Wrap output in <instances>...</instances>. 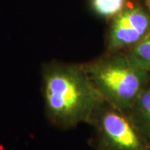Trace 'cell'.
Returning a JSON list of instances; mask_svg holds the SVG:
<instances>
[{
    "mask_svg": "<svg viewBox=\"0 0 150 150\" xmlns=\"http://www.w3.org/2000/svg\"><path fill=\"white\" fill-rule=\"evenodd\" d=\"M41 82L46 115L61 129L88 123L93 112L104 102L83 64L56 60L44 63Z\"/></svg>",
    "mask_w": 150,
    "mask_h": 150,
    "instance_id": "obj_1",
    "label": "cell"
},
{
    "mask_svg": "<svg viewBox=\"0 0 150 150\" xmlns=\"http://www.w3.org/2000/svg\"><path fill=\"white\" fill-rule=\"evenodd\" d=\"M86 73L104 101L129 112L150 79L124 52L107 53L83 64Z\"/></svg>",
    "mask_w": 150,
    "mask_h": 150,
    "instance_id": "obj_2",
    "label": "cell"
},
{
    "mask_svg": "<svg viewBox=\"0 0 150 150\" xmlns=\"http://www.w3.org/2000/svg\"><path fill=\"white\" fill-rule=\"evenodd\" d=\"M88 123L94 129L96 150H150V143L129 112L106 101L95 110Z\"/></svg>",
    "mask_w": 150,
    "mask_h": 150,
    "instance_id": "obj_3",
    "label": "cell"
},
{
    "mask_svg": "<svg viewBox=\"0 0 150 150\" xmlns=\"http://www.w3.org/2000/svg\"><path fill=\"white\" fill-rule=\"evenodd\" d=\"M150 31V13L139 4L127 6L110 20L105 38L106 52H125Z\"/></svg>",
    "mask_w": 150,
    "mask_h": 150,
    "instance_id": "obj_4",
    "label": "cell"
},
{
    "mask_svg": "<svg viewBox=\"0 0 150 150\" xmlns=\"http://www.w3.org/2000/svg\"><path fill=\"white\" fill-rule=\"evenodd\" d=\"M142 135L150 143V79L129 112Z\"/></svg>",
    "mask_w": 150,
    "mask_h": 150,
    "instance_id": "obj_5",
    "label": "cell"
},
{
    "mask_svg": "<svg viewBox=\"0 0 150 150\" xmlns=\"http://www.w3.org/2000/svg\"><path fill=\"white\" fill-rule=\"evenodd\" d=\"M124 53L131 63L150 74V31L142 40Z\"/></svg>",
    "mask_w": 150,
    "mask_h": 150,
    "instance_id": "obj_6",
    "label": "cell"
},
{
    "mask_svg": "<svg viewBox=\"0 0 150 150\" xmlns=\"http://www.w3.org/2000/svg\"><path fill=\"white\" fill-rule=\"evenodd\" d=\"M128 0H91L93 11L98 16L112 20L127 7Z\"/></svg>",
    "mask_w": 150,
    "mask_h": 150,
    "instance_id": "obj_7",
    "label": "cell"
},
{
    "mask_svg": "<svg viewBox=\"0 0 150 150\" xmlns=\"http://www.w3.org/2000/svg\"><path fill=\"white\" fill-rule=\"evenodd\" d=\"M145 4H146V7H147V9L149 11V13H150V0H144Z\"/></svg>",
    "mask_w": 150,
    "mask_h": 150,
    "instance_id": "obj_8",
    "label": "cell"
}]
</instances>
